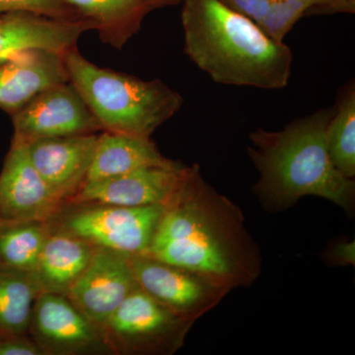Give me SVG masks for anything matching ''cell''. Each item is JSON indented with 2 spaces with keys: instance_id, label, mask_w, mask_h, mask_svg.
Returning a JSON list of instances; mask_svg holds the SVG:
<instances>
[{
  "instance_id": "6da1fadb",
  "label": "cell",
  "mask_w": 355,
  "mask_h": 355,
  "mask_svg": "<svg viewBox=\"0 0 355 355\" xmlns=\"http://www.w3.org/2000/svg\"><path fill=\"white\" fill-rule=\"evenodd\" d=\"M144 254L197 273L229 292L251 286L263 265L242 210L205 181L198 164L187 166Z\"/></svg>"
},
{
  "instance_id": "7a4b0ae2",
  "label": "cell",
  "mask_w": 355,
  "mask_h": 355,
  "mask_svg": "<svg viewBox=\"0 0 355 355\" xmlns=\"http://www.w3.org/2000/svg\"><path fill=\"white\" fill-rule=\"evenodd\" d=\"M333 108L318 110L275 132L257 128L250 133L248 155L260 174L254 193L261 207L284 211L300 198L330 200L349 217L355 210V181L334 166L326 141Z\"/></svg>"
},
{
  "instance_id": "3957f363",
  "label": "cell",
  "mask_w": 355,
  "mask_h": 355,
  "mask_svg": "<svg viewBox=\"0 0 355 355\" xmlns=\"http://www.w3.org/2000/svg\"><path fill=\"white\" fill-rule=\"evenodd\" d=\"M184 51L216 83L263 90L286 88L293 55L219 0H183Z\"/></svg>"
},
{
  "instance_id": "277c9868",
  "label": "cell",
  "mask_w": 355,
  "mask_h": 355,
  "mask_svg": "<svg viewBox=\"0 0 355 355\" xmlns=\"http://www.w3.org/2000/svg\"><path fill=\"white\" fill-rule=\"evenodd\" d=\"M69 81L104 132L151 139L183 106L184 98L160 79L144 80L103 69L76 48L64 53Z\"/></svg>"
},
{
  "instance_id": "5b68a950",
  "label": "cell",
  "mask_w": 355,
  "mask_h": 355,
  "mask_svg": "<svg viewBox=\"0 0 355 355\" xmlns=\"http://www.w3.org/2000/svg\"><path fill=\"white\" fill-rule=\"evenodd\" d=\"M163 210L164 205L69 203L49 223L51 232L74 236L94 248L132 256L146 253Z\"/></svg>"
},
{
  "instance_id": "8992f818",
  "label": "cell",
  "mask_w": 355,
  "mask_h": 355,
  "mask_svg": "<svg viewBox=\"0 0 355 355\" xmlns=\"http://www.w3.org/2000/svg\"><path fill=\"white\" fill-rule=\"evenodd\" d=\"M193 324L137 286L99 330L111 354L171 355L183 347Z\"/></svg>"
},
{
  "instance_id": "52a82bcc",
  "label": "cell",
  "mask_w": 355,
  "mask_h": 355,
  "mask_svg": "<svg viewBox=\"0 0 355 355\" xmlns=\"http://www.w3.org/2000/svg\"><path fill=\"white\" fill-rule=\"evenodd\" d=\"M137 286L171 310L195 323L229 293L205 277L147 254L128 256Z\"/></svg>"
},
{
  "instance_id": "ba28073f",
  "label": "cell",
  "mask_w": 355,
  "mask_h": 355,
  "mask_svg": "<svg viewBox=\"0 0 355 355\" xmlns=\"http://www.w3.org/2000/svg\"><path fill=\"white\" fill-rule=\"evenodd\" d=\"M11 119L14 139L25 144L102 130L85 100L70 81L46 89L11 114Z\"/></svg>"
},
{
  "instance_id": "9c48e42d",
  "label": "cell",
  "mask_w": 355,
  "mask_h": 355,
  "mask_svg": "<svg viewBox=\"0 0 355 355\" xmlns=\"http://www.w3.org/2000/svg\"><path fill=\"white\" fill-rule=\"evenodd\" d=\"M28 336L44 355L111 354L99 328L62 294L37 296Z\"/></svg>"
},
{
  "instance_id": "30bf717a",
  "label": "cell",
  "mask_w": 355,
  "mask_h": 355,
  "mask_svg": "<svg viewBox=\"0 0 355 355\" xmlns=\"http://www.w3.org/2000/svg\"><path fill=\"white\" fill-rule=\"evenodd\" d=\"M65 205L33 165L25 142L13 137L0 172V218L49 222Z\"/></svg>"
},
{
  "instance_id": "8fae6325",
  "label": "cell",
  "mask_w": 355,
  "mask_h": 355,
  "mask_svg": "<svg viewBox=\"0 0 355 355\" xmlns=\"http://www.w3.org/2000/svg\"><path fill=\"white\" fill-rule=\"evenodd\" d=\"M137 286L128 254L95 248L90 263L67 297L99 328Z\"/></svg>"
},
{
  "instance_id": "7c38bea8",
  "label": "cell",
  "mask_w": 355,
  "mask_h": 355,
  "mask_svg": "<svg viewBox=\"0 0 355 355\" xmlns=\"http://www.w3.org/2000/svg\"><path fill=\"white\" fill-rule=\"evenodd\" d=\"M98 135L50 137L26 144L37 171L53 193L67 203L85 183Z\"/></svg>"
},
{
  "instance_id": "4fadbf2b",
  "label": "cell",
  "mask_w": 355,
  "mask_h": 355,
  "mask_svg": "<svg viewBox=\"0 0 355 355\" xmlns=\"http://www.w3.org/2000/svg\"><path fill=\"white\" fill-rule=\"evenodd\" d=\"M187 165L150 167L84 184L69 203H103L121 207L165 205L177 190Z\"/></svg>"
},
{
  "instance_id": "5bb4252c",
  "label": "cell",
  "mask_w": 355,
  "mask_h": 355,
  "mask_svg": "<svg viewBox=\"0 0 355 355\" xmlns=\"http://www.w3.org/2000/svg\"><path fill=\"white\" fill-rule=\"evenodd\" d=\"M64 53L35 49L0 62V109L11 116L46 89L69 83Z\"/></svg>"
},
{
  "instance_id": "9a60e30c",
  "label": "cell",
  "mask_w": 355,
  "mask_h": 355,
  "mask_svg": "<svg viewBox=\"0 0 355 355\" xmlns=\"http://www.w3.org/2000/svg\"><path fill=\"white\" fill-rule=\"evenodd\" d=\"M88 30H94L88 20H58L22 11L0 13V62L35 49L67 53Z\"/></svg>"
},
{
  "instance_id": "2e32d148",
  "label": "cell",
  "mask_w": 355,
  "mask_h": 355,
  "mask_svg": "<svg viewBox=\"0 0 355 355\" xmlns=\"http://www.w3.org/2000/svg\"><path fill=\"white\" fill-rule=\"evenodd\" d=\"M178 163L166 158L151 139L104 132L98 135L94 157L84 184L144 168L173 167Z\"/></svg>"
},
{
  "instance_id": "e0dca14e",
  "label": "cell",
  "mask_w": 355,
  "mask_h": 355,
  "mask_svg": "<svg viewBox=\"0 0 355 355\" xmlns=\"http://www.w3.org/2000/svg\"><path fill=\"white\" fill-rule=\"evenodd\" d=\"M95 248L89 243L60 232H51L34 270L40 293L67 296L70 287L87 268Z\"/></svg>"
},
{
  "instance_id": "ac0fdd59",
  "label": "cell",
  "mask_w": 355,
  "mask_h": 355,
  "mask_svg": "<svg viewBox=\"0 0 355 355\" xmlns=\"http://www.w3.org/2000/svg\"><path fill=\"white\" fill-rule=\"evenodd\" d=\"M90 21L103 43L121 50L155 7L148 0H67Z\"/></svg>"
},
{
  "instance_id": "d6986e66",
  "label": "cell",
  "mask_w": 355,
  "mask_h": 355,
  "mask_svg": "<svg viewBox=\"0 0 355 355\" xmlns=\"http://www.w3.org/2000/svg\"><path fill=\"white\" fill-rule=\"evenodd\" d=\"M39 294L34 273L0 266V336H28Z\"/></svg>"
},
{
  "instance_id": "ffe728a7",
  "label": "cell",
  "mask_w": 355,
  "mask_h": 355,
  "mask_svg": "<svg viewBox=\"0 0 355 355\" xmlns=\"http://www.w3.org/2000/svg\"><path fill=\"white\" fill-rule=\"evenodd\" d=\"M51 228L49 222L19 221L0 224V266L34 272Z\"/></svg>"
},
{
  "instance_id": "44dd1931",
  "label": "cell",
  "mask_w": 355,
  "mask_h": 355,
  "mask_svg": "<svg viewBox=\"0 0 355 355\" xmlns=\"http://www.w3.org/2000/svg\"><path fill=\"white\" fill-rule=\"evenodd\" d=\"M329 155L343 176L355 177V83L345 84L340 92L326 130Z\"/></svg>"
},
{
  "instance_id": "7402d4cb",
  "label": "cell",
  "mask_w": 355,
  "mask_h": 355,
  "mask_svg": "<svg viewBox=\"0 0 355 355\" xmlns=\"http://www.w3.org/2000/svg\"><path fill=\"white\" fill-rule=\"evenodd\" d=\"M224 6L246 16L261 29L279 42H284L292 28L301 18L306 17L304 10L286 0H219Z\"/></svg>"
},
{
  "instance_id": "603a6c76",
  "label": "cell",
  "mask_w": 355,
  "mask_h": 355,
  "mask_svg": "<svg viewBox=\"0 0 355 355\" xmlns=\"http://www.w3.org/2000/svg\"><path fill=\"white\" fill-rule=\"evenodd\" d=\"M30 12L65 21L86 20L67 0H0V13Z\"/></svg>"
},
{
  "instance_id": "cb8c5ba5",
  "label": "cell",
  "mask_w": 355,
  "mask_h": 355,
  "mask_svg": "<svg viewBox=\"0 0 355 355\" xmlns=\"http://www.w3.org/2000/svg\"><path fill=\"white\" fill-rule=\"evenodd\" d=\"M0 355H44L29 336H0Z\"/></svg>"
},
{
  "instance_id": "d4e9b609",
  "label": "cell",
  "mask_w": 355,
  "mask_h": 355,
  "mask_svg": "<svg viewBox=\"0 0 355 355\" xmlns=\"http://www.w3.org/2000/svg\"><path fill=\"white\" fill-rule=\"evenodd\" d=\"M324 259L327 263L333 266H354L355 242L343 240L334 243L326 251Z\"/></svg>"
},
{
  "instance_id": "484cf974",
  "label": "cell",
  "mask_w": 355,
  "mask_h": 355,
  "mask_svg": "<svg viewBox=\"0 0 355 355\" xmlns=\"http://www.w3.org/2000/svg\"><path fill=\"white\" fill-rule=\"evenodd\" d=\"M155 9L163 8V7L175 6L182 3L183 0H148Z\"/></svg>"
},
{
  "instance_id": "4316f807",
  "label": "cell",
  "mask_w": 355,
  "mask_h": 355,
  "mask_svg": "<svg viewBox=\"0 0 355 355\" xmlns=\"http://www.w3.org/2000/svg\"><path fill=\"white\" fill-rule=\"evenodd\" d=\"M338 3L345 9V12L352 14L355 12V0H338Z\"/></svg>"
},
{
  "instance_id": "83f0119b",
  "label": "cell",
  "mask_w": 355,
  "mask_h": 355,
  "mask_svg": "<svg viewBox=\"0 0 355 355\" xmlns=\"http://www.w3.org/2000/svg\"><path fill=\"white\" fill-rule=\"evenodd\" d=\"M2 222H3V220H2V219H1V218H0V224H1V223H2Z\"/></svg>"
}]
</instances>
